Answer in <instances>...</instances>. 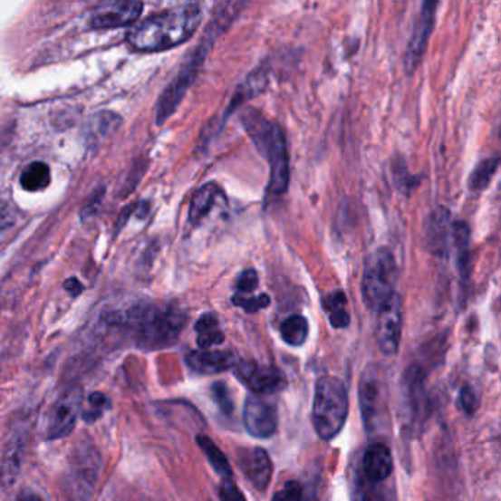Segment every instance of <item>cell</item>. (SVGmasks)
Listing matches in <instances>:
<instances>
[{
	"label": "cell",
	"mask_w": 501,
	"mask_h": 501,
	"mask_svg": "<svg viewBox=\"0 0 501 501\" xmlns=\"http://www.w3.org/2000/svg\"><path fill=\"white\" fill-rule=\"evenodd\" d=\"M460 401H462L463 409L467 415H474L478 406V400H477V394L470 387H463L462 392H460Z\"/></svg>",
	"instance_id": "cell-36"
},
{
	"label": "cell",
	"mask_w": 501,
	"mask_h": 501,
	"mask_svg": "<svg viewBox=\"0 0 501 501\" xmlns=\"http://www.w3.org/2000/svg\"><path fill=\"white\" fill-rule=\"evenodd\" d=\"M218 196V186L214 183L205 184L196 191L195 196L191 198L190 209H188V219L193 226H198L207 218L212 207H215Z\"/></svg>",
	"instance_id": "cell-21"
},
{
	"label": "cell",
	"mask_w": 501,
	"mask_h": 501,
	"mask_svg": "<svg viewBox=\"0 0 501 501\" xmlns=\"http://www.w3.org/2000/svg\"><path fill=\"white\" fill-rule=\"evenodd\" d=\"M273 501H316L313 491L307 493L299 481H288L283 490L274 496Z\"/></svg>",
	"instance_id": "cell-29"
},
{
	"label": "cell",
	"mask_w": 501,
	"mask_h": 501,
	"mask_svg": "<svg viewBox=\"0 0 501 501\" xmlns=\"http://www.w3.org/2000/svg\"><path fill=\"white\" fill-rule=\"evenodd\" d=\"M236 375L255 394H274L287 387V378L273 365H259L256 361H238Z\"/></svg>",
	"instance_id": "cell-11"
},
{
	"label": "cell",
	"mask_w": 501,
	"mask_h": 501,
	"mask_svg": "<svg viewBox=\"0 0 501 501\" xmlns=\"http://www.w3.org/2000/svg\"><path fill=\"white\" fill-rule=\"evenodd\" d=\"M349 413L347 390L337 378L323 377L316 382L312 408V424L323 441H331L342 432Z\"/></svg>",
	"instance_id": "cell-5"
},
{
	"label": "cell",
	"mask_w": 501,
	"mask_h": 501,
	"mask_svg": "<svg viewBox=\"0 0 501 501\" xmlns=\"http://www.w3.org/2000/svg\"><path fill=\"white\" fill-rule=\"evenodd\" d=\"M101 458L93 446L82 443L74 451L70 469V491L77 501L87 500L98 481Z\"/></svg>",
	"instance_id": "cell-9"
},
{
	"label": "cell",
	"mask_w": 501,
	"mask_h": 501,
	"mask_svg": "<svg viewBox=\"0 0 501 501\" xmlns=\"http://www.w3.org/2000/svg\"><path fill=\"white\" fill-rule=\"evenodd\" d=\"M202 20L200 5H179L137 24L127 39L134 51H167L190 39Z\"/></svg>",
	"instance_id": "cell-1"
},
{
	"label": "cell",
	"mask_w": 501,
	"mask_h": 501,
	"mask_svg": "<svg viewBox=\"0 0 501 501\" xmlns=\"http://www.w3.org/2000/svg\"><path fill=\"white\" fill-rule=\"evenodd\" d=\"M497 156L481 160V162L475 167L472 175H470V188L475 191L486 190L487 187L490 186L491 179H493L494 175L497 172Z\"/></svg>",
	"instance_id": "cell-28"
},
{
	"label": "cell",
	"mask_w": 501,
	"mask_h": 501,
	"mask_svg": "<svg viewBox=\"0 0 501 501\" xmlns=\"http://www.w3.org/2000/svg\"><path fill=\"white\" fill-rule=\"evenodd\" d=\"M15 212L8 203L0 202V241L4 240L15 226Z\"/></svg>",
	"instance_id": "cell-33"
},
{
	"label": "cell",
	"mask_w": 501,
	"mask_h": 501,
	"mask_svg": "<svg viewBox=\"0 0 501 501\" xmlns=\"http://www.w3.org/2000/svg\"><path fill=\"white\" fill-rule=\"evenodd\" d=\"M238 467L255 488L259 491L268 488L269 482L273 478V462L264 448L253 447L240 451Z\"/></svg>",
	"instance_id": "cell-15"
},
{
	"label": "cell",
	"mask_w": 501,
	"mask_h": 501,
	"mask_svg": "<svg viewBox=\"0 0 501 501\" xmlns=\"http://www.w3.org/2000/svg\"><path fill=\"white\" fill-rule=\"evenodd\" d=\"M226 14H221V16L210 24L209 30L205 33V37L200 40V43L198 44L195 51L191 52V55L186 59V63L179 68L178 74L175 75L171 84L164 90V93L156 105V124L162 125L165 120H169L179 103L183 101L184 96L200 72V68L209 53L210 47L214 44L215 40L218 39L222 30L233 20L231 12H228V15L224 18Z\"/></svg>",
	"instance_id": "cell-3"
},
{
	"label": "cell",
	"mask_w": 501,
	"mask_h": 501,
	"mask_svg": "<svg viewBox=\"0 0 501 501\" xmlns=\"http://www.w3.org/2000/svg\"><path fill=\"white\" fill-rule=\"evenodd\" d=\"M196 441L207 456L212 467L221 475L222 478H233V469L229 467L228 458L222 453L221 448L209 437L203 436V434L196 437Z\"/></svg>",
	"instance_id": "cell-25"
},
{
	"label": "cell",
	"mask_w": 501,
	"mask_h": 501,
	"mask_svg": "<svg viewBox=\"0 0 501 501\" xmlns=\"http://www.w3.org/2000/svg\"><path fill=\"white\" fill-rule=\"evenodd\" d=\"M257 285H259V275H257L256 271H255V269H247V271L241 274L240 278H238V294H250V293L256 290Z\"/></svg>",
	"instance_id": "cell-35"
},
{
	"label": "cell",
	"mask_w": 501,
	"mask_h": 501,
	"mask_svg": "<svg viewBox=\"0 0 501 501\" xmlns=\"http://www.w3.org/2000/svg\"><path fill=\"white\" fill-rule=\"evenodd\" d=\"M394 463L391 450L384 443H373L361 458V477L372 484H381L391 477Z\"/></svg>",
	"instance_id": "cell-17"
},
{
	"label": "cell",
	"mask_w": 501,
	"mask_h": 501,
	"mask_svg": "<svg viewBox=\"0 0 501 501\" xmlns=\"http://www.w3.org/2000/svg\"><path fill=\"white\" fill-rule=\"evenodd\" d=\"M281 337L288 346L300 347L309 335V323L304 316L294 315L285 319L280 327Z\"/></svg>",
	"instance_id": "cell-27"
},
{
	"label": "cell",
	"mask_w": 501,
	"mask_h": 501,
	"mask_svg": "<svg viewBox=\"0 0 501 501\" xmlns=\"http://www.w3.org/2000/svg\"><path fill=\"white\" fill-rule=\"evenodd\" d=\"M323 309L330 316V323L337 330L349 327L350 315L347 312V299L342 292H334L323 299Z\"/></svg>",
	"instance_id": "cell-26"
},
{
	"label": "cell",
	"mask_w": 501,
	"mask_h": 501,
	"mask_svg": "<svg viewBox=\"0 0 501 501\" xmlns=\"http://www.w3.org/2000/svg\"><path fill=\"white\" fill-rule=\"evenodd\" d=\"M243 420L250 436L269 438L275 434L278 428V412L273 403L252 394L246 399Z\"/></svg>",
	"instance_id": "cell-12"
},
{
	"label": "cell",
	"mask_w": 501,
	"mask_h": 501,
	"mask_svg": "<svg viewBox=\"0 0 501 501\" xmlns=\"http://www.w3.org/2000/svg\"><path fill=\"white\" fill-rule=\"evenodd\" d=\"M84 394L80 385H71L58 397L52 406L47 420V438L59 439L68 437L74 429L78 415L82 412Z\"/></svg>",
	"instance_id": "cell-8"
},
{
	"label": "cell",
	"mask_w": 501,
	"mask_h": 501,
	"mask_svg": "<svg viewBox=\"0 0 501 501\" xmlns=\"http://www.w3.org/2000/svg\"><path fill=\"white\" fill-rule=\"evenodd\" d=\"M377 334L378 346L382 353L387 356H394L399 352L401 342V328H403V311H401V299L399 294H394L389 303L377 312Z\"/></svg>",
	"instance_id": "cell-10"
},
{
	"label": "cell",
	"mask_w": 501,
	"mask_h": 501,
	"mask_svg": "<svg viewBox=\"0 0 501 501\" xmlns=\"http://www.w3.org/2000/svg\"><path fill=\"white\" fill-rule=\"evenodd\" d=\"M120 117L111 111H101L89 120L86 127V141L92 146H99L108 140L113 132L120 129Z\"/></svg>",
	"instance_id": "cell-19"
},
{
	"label": "cell",
	"mask_w": 501,
	"mask_h": 501,
	"mask_svg": "<svg viewBox=\"0 0 501 501\" xmlns=\"http://www.w3.org/2000/svg\"><path fill=\"white\" fill-rule=\"evenodd\" d=\"M469 243L470 231L467 222H453L451 246L455 249L458 273L462 275L463 280H467V276H469Z\"/></svg>",
	"instance_id": "cell-20"
},
{
	"label": "cell",
	"mask_w": 501,
	"mask_h": 501,
	"mask_svg": "<svg viewBox=\"0 0 501 501\" xmlns=\"http://www.w3.org/2000/svg\"><path fill=\"white\" fill-rule=\"evenodd\" d=\"M359 401L366 429L377 431L387 418V384L380 366L370 365L361 373Z\"/></svg>",
	"instance_id": "cell-7"
},
{
	"label": "cell",
	"mask_w": 501,
	"mask_h": 501,
	"mask_svg": "<svg viewBox=\"0 0 501 501\" xmlns=\"http://www.w3.org/2000/svg\"><path fill=\"white\" fill-rule=\"evenodd\" d=\"M20 183L24 190H43L51 184V168L44 162H32L21 172Z\"/></svg>",
	"instance_id": "cell-24"
},
{
	"label": "cell",
	"mask_w": 501,
	"mask_h": 501,
	"mask_svg": "<svg viewBox=\"0 0 501 501\" xmlns=\"http://www.w3.org/2000/svg\"><path fill=\"white\" fill-rule=\"evenodd\" d=\"M24 453V438L20 434H15L12 437L11 441L5 450L4 462H2V481L6 486H11L12 482H15L18 472H20L21 460H23Z\"/></svg>",
	"instance_id": "cell-22"
},
{
	"label": "cell",
	"mask_w": 501,
	"mask_h": 501,
	"mask_svg": "<svg viewBox=\"0 0 501 501\" xmlns=\"http://www.w3.org/2000/svg\"><path fill=\"white\" fill-rule=\"evenodd\" d=\"M212 397H214V400L218 404V408L221 409L222 413H226V415L233 413V401H231L228 389H226V385L224 382L214 384V387H212Z\"/></svg>",
	"instance_id": "cell-31"
},
{
	"label": "cell",
	"mask_w": 501,
	"mask_h": 501,
	"mask_svg": "<svg viewBox=\"0 0 501 501\" xmlns=\"http://www.w3.org/2000/svg\"><path fill=\"white\" fill-rule=\"evenodd\" d=\"M144 5L134 0L111 2L94 9L90 16V25L93 28H117L136 23L140 18Z\"/></svg>",
	"instance_id": "cell-14"
},
{
	"label": "cell",
	"mask_w": 501,
	"mask_h": 501,
	"mask_svg": "<svg viewBox=\"0 0 501 501\" xmlns=\"http://www.w3.org/2000/svg\"><path fill=\"white\" fill-rule=\"evenodd\" d=\"M245 125L253 139V143L265 153L271 165L269 193L275 196L284 195L290 184V160L284 132L278 125L269 122L266 118L259 117L257 112L247 115L245 118Z\"/></svg>",
	"instance_id": "cell-4"
},
{
	"label": "cell",
	"mask_w": 501,
	"mask_h": 501,
	"mask_svg": "<svg viewBox=\"0 0 501 501\" xmlns=\"http://www.w3.org/2000/svg\"><path fill=\"white\" fill-rule=\"evenodd\" d=\"M437 8H438L437 2L422 4L419 16L413 28L412 39L409 42L408 52H406V70L409 72L416 70V66L419 65L420 59L427 51L428 42L436 24Z\"/></svg>",
	"instance_id": "cell-13"
},
{
	"label": "cell",
	"mask_w": 501,
	"mask_h": 501,
	"mask_svg": "<svg viewBox=\"0 0 501 501\" xmlns=\"http://www.w3.org/2000/svg\"><path fill=\"white\" fill-rule=\"evenodd\" d=\"M218 494L222 501H246L245 496L233 478H222Z\"/></svg>",
	"instance_id": "cell-34"
},
{
	"label": "cell",
	"mask_w": 501,
	"mask_h": 501,
	"mask_svg": "<svg viewBox=\"0 0 501 501\" xmlns=\"http://www.w3.org/2000/svg\"><path fill=\"white\" fill-rule=\"evenodd\" d=\"M198 332V346L202 350H209L210 347L219 346L226 337L219 328V321L214 313H205L198 318L196 323Z\"/></svg>",
	"instance_id": "cell-23"
},
{
	"label": "cell",
	"mask_w": 501,
	"mask_h": 501,
	"mask_svg": "<svg viewBox=\"0 0 501 501\" xmlns=\"http://www.w3.org/2000/svg\"><path fill=\"white\" fill-rule=\"evenodd\" d=\"M233 303L236 306L245 309L247 313H255V312L261 311L265 307H268L271 303L268 294L256 295V297H246V295H234Z\"/></svg>",
	"instance_id": "cell-30"
},
{
	"label": "cell",
	"mask_w": 501,
	"mask_h": 501,
	"mask_svg": "<svg viewBox=\"0 0 501 501\" xmlns=\"http://www.w3.org/2000/svg\"><path fill=\"white\" fill-rule=\"evenodd\" d=\"M187 365L202 375L226 372L237 363V356L229 350H198L187 354Z\"/></svg>",
	"instance_id": "cell-18"
},
{
	"label": "cell",
	"mask_w": 501,
	"mask_h": 501,
	"mask_svg": "<svg viewBox=\"0 0 501 501\" xmlns=\"http://www.w3.org/2000/svg\"><path fill=\"white\" fill-rule=\"evenodd\" d=\"M451 221L450 210L444 207H438L432 210L425 224V240L431 253L437 256H446L450 249L451 243Z\"/></svg>",
	"instance_id": "cell-16"
},
{
	"label": "cell",
	"mask_w": 501,
	"mask_h": 501,
	"mask_svg": "<svg viewBox=\"0 0 501 501\" xmlns=\"http://www.w3.org/2000/svg\"><path fill=\"white\" fill-rule=\"evenodd\" d=\"M186 323V313L175 304L139 306L124 316V323L131 325L141 349L172 346L183 332Z\"/></svg>",
	"instance_id": "cell-2"
},
{
	"label": "cell",
	"mask_w": 501,
	"mask_h": 501,
	"mask_svg": "<svg viewBox=\"0 0 501 501\" xmlns=\"http://www.w3.org/2000/svg\"><path fill=\"white\" fill-rule=\"evenodd\" d=\"M397 264L391 250H375L366 262L361 276V295L366 307L378 312L396 294Z\"/></svg>",
	"instance_id": "cell-6"
},
{
	"label": "cell",
	"mask_w": 501,
	"mask_h": 501,
	"mask_svg": "<svg viewBox=\"0 0 501 501\" xmlns=\"http://www.w3.org/2000/svg\"><path fill=\"white\" fill-rule=\"evenodd\" d=\"M106 404H108V399H106L101 392H93V394L89 397V406H87L86 410H84V418H86V420L92 422V420L98 419L101 412L105 410Z\"/></svg>",
	"instance_id": "cell-32"
}]
</instances>
